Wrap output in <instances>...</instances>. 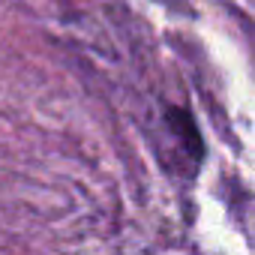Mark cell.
<instances>
[{
  "instance_id": "6da1fadb",
  "label": "cell",
  "mask_w": 255,
  "mask_h": 255,
  "mask_svg": "<svg viewBox=\"0 0 255 255\" xmlns=\"http://www.w3.org/2000/svg\"><path fill=\"white\" fill-rule=\"evenodd\" d=\"M162 126L171 135L177 153L189 162V177H195L198 168L207 159V141H204V135L198 129V120H195L192 108L180 105V102H165L162 105Z\"/></svg>"
}]
</instances>
